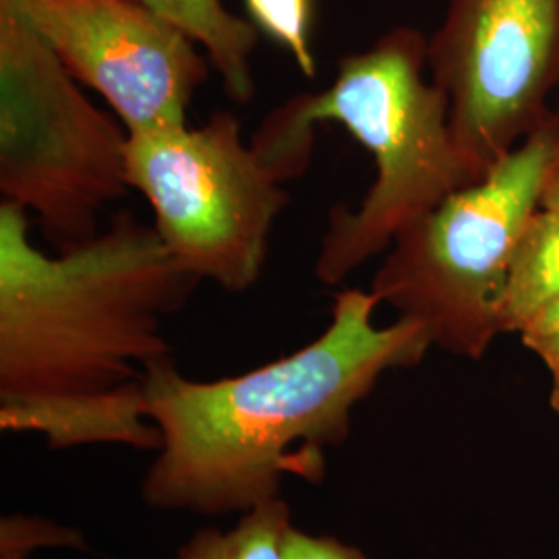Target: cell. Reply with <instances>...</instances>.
Returning <instances> with one entry per match:
<instances>
[{"label": "cell", "instance_id": "6da1fadb", "mask_svg": "<svg viewBox=\"0 0 559 559\" xmlns=\"http://www.w3.org/2000/svg\"><path fill=\"white\" fill-rule=\"evenodd\" d=\"M201 280L154 224L119 212L106 230L48 255L27 212L0 203V429L55 450L117 443L160 450L143 381L170 359L162 320Z\"/></svg>", "mask_w": 559, "mask_h": 559}, {"label": "cell", "instance_id": "7a4b0ae2", "mask_svg": "<svg viewBox=\"0 0 559 559\" xmlns=\"http://www.w3.org/2000/svg\"><path fill=\"white\" fill-rule=\"evenodd\" d=\"M369 290L334 297L313 342L253 371L216 381L185 378L173 357L150 367L145 415L160 431L141 493L156 510L203 516L249 512L280 498L282 475L321 483L325 448L350 433V413L392 369L419 365L433 346L419 321L378 328Z\"/></svg>", "mask_w": 559, "mask_h": 559}, {"label": "cell", "instance_id": "3957f363", "mask_svg": "<svg viewBox=\"0 0 559 559\" xmlns=\"http://www.w3.org/2000/svg\"><path fill=\"white\" fill-rule=\"evenodd\" d=\"M427 44L415 27L390 29L369 50L342 57L330 87L274 108L251 140L282 182L309 170L318 122H338L371 152L376 180L359 210H330L316 261L323 284L344 282L406 226L477 182L460 156L448 96L425 80Z\"/></svg>", "mask_w": 559, "mask_h": 559}, {"label": "cell", "instance_id": "277c9868", "mask_svg": "<svg viewBox=\"0 0 559 559\" xmlns=\"http://www.w3.org/2000/svg\"><path fill=\"white\" fill-rule=\"evenodd\" d=\"M558 160L554 110L483 179L406 226L371 280V293L400 318L419 321L433 346L480 359L501 334L510 261Z\"/></svg>", "mask_w": 559, "mask_h": 559}, {"label": "cell", "instance_id": "5b68a950", "mask_svg": "<svg viewBox=\"0 0 559 559\" xmlns=\"http://www.w3.org/2000/svg\"><path fill=\"white\" fill-rule=\"evenodd\" d=\"M127 141L15 0H0L2 201L34 212L59 251L94 239L102 212L131 191Z\"/></svg>", "mask_w": 559, "mask_h": 559}, {"label": "cell", "instance_id": "8992f818", "mask_svg": "<svg viewBox=\"0 0 559 559\" xmlns=\"http://www.w3.org/2000/svg\"><path fill=\"white\" fill-rule=\"evenodd\" d=\"M127 182L152 205L154 228L185 272L228 293L260 280L290 195L245 143L237 117L218 110L201 127L131 131Z\"/></svg>", "mask_w": 559, "mask_h": 559}, {"label": "cell", "instance_id": "52a82bcc", "mask_svg": "<svg viewBox=\"0 0 559 559\" xmlns=\"http://www.w3.org/2000/svg\"><path fill=\"white\" fill-rule=\"evenodd\" d=\"M427 69L450 100L462 160L483 179L554 112L559 0H450Z\"/></svg>", "mask_w": 559, "mask_h": 559}, {"label": "cell", "instance_id": "ba28073f", "mask_svg": "<svg viewBox=\"0 0 559 559\" xmlns=\"http://www.w3.org/2000/svg\"><path fill=\"white\" fill-rule=\"evenodd\" d=\"M81 85L98 92L127 131L187 124L210 67L177 25L141 0H15Z\"/></svg>", "mask_w": 559, "mask_h": 559}, {"label": "cell", "instance_id": "9c48e42d", "mask_svg": "<svg viewBox=\"0 0 559 559\" xmlns=\"http://www.w3.org/2000/svg\"><path fill=\"white\" fill-rule=\"evenodd\" d=\"M154 13L177 25L207 52L221 75L226 96L247 104L255 96L251 57L260 46V29L230 13L222 0H141Z\"/></svg>", "mask_w": 559, "mask_h": 559}, {"label": "cell", "instance_id": "30bf717a", "mask_svg": "<svg viewBox=\"0 0 559 559\" xmlns=\"http://www.w3.org/2000/svg\"><path fill=\"white\" fill-rule=\"evenodd\" d=\"M559 299V210L539 207L526 222L508 270L501 334L519 332L543 305Z\"/></svg>", "mask_w": 559, "mask_h": 559}, {"label": "cell", "instance_id": "8fae6325", "mask_svg": "<svg viewBox=\"0 0 559 559\" xmlns=\"http://www.w3.org/2000/svg\"><path fill=\"white\" fill-rule=\"evenodd\" d=\"M293 528V512L284 500L265 501L245 512L230 531L203 528L187 540L175 559H282Z\"/></svg>", "mask_w": 559, "mask_h": 559}, {"label": "cell", "instance_id": "7c38bea8", "mask_svg": "<svg viewBox=\"0 0 559 559\" xmlns=\"http://www.w3.org/2000/svg\"><path fill=\"white\" fill-rule=\"evenodd\" d=\"M249 21L297 62L300 73L316 78L318 67L311 50L313 0H242Z\"/></svg>", "mask_w": 559, "mask_h": 559}, {"label": "cell", "instance_id": "4fadbf2b", "mask_svg": "<svg viewBox=\"0 0 559 559\" xmlns=\"http://www.w3.org/2000/svg\"><path fill=\"white\" fill-rule=\"evenodd\" d=\"M519 332L522 344L547 365L551 373V406L559 413V299L537 309Z\"/></svg>", "mask_w": 559, "mask_h": 559}, {"label": "cell", "instance_id": "5bb4252c", "mask_svg": "<svg viewBox=\"0 0 559 559\" xmlns=\"http://www.w3.org/2000/svg\"><path fill=\"white\" fill-rule=\"evenodd\" d=\"M282 559H367L359 547L346 545L334 537H316L307 535L299 528H290Z\"/></svg>", "mask_w": 559, "mask_h": 559}, {"label": "cell", "instance_id": "9a60e30c", "mask_svg": "<svg viewBox=\"0 0 559 559\" xmlns=\"http://www.w3.org/2000/svg\"><path fill=\"white\" fill-rule=\"evenodd\" d=\"M540 207H547V210H559V160L556 162L547 185L543 189V195H540Z\"/></svg>", "mask_w": 559, "mask_h": 559}]
</instances>
